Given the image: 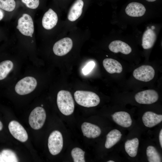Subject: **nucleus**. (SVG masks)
<instances>
[{"label":"nucleus","mask_w":162,"mask_h":162,"mask_svg":"<svg viewBox=\"0 0 162 162\" xmlns=\"http://www.w3.org/2000/svg\"><path fill=\"white\" fill-rule=\"evenodd\" d=\"M57 103L61 112L65 116L72 114L74 109V103L71 93L68 91L61 90L57 95Z\"/></svg>","instance_id":"obj_1"},{"label":"nucleus","mask_w":162,"mask_h":162,"mask_svg":"<svg viewBox=\"0 0 162 162\" xmlns=\"http://www.w3.org/2000/svg\"><path fill=\"white\" fill-rule=\"evenodd\" d=\"M74 95L76 103L84 107L95 106L100 102V98L98 96L92 92L77 90L74 92Z\"/></svg>","instance_id":"obj_2"},{"label":"nucleus","mask_w":162,"mask_h":162,"mask_svg":"<svg viewBox=\"0 0 162 162\" xmlns=\"http://www.w3.org/2000/svg\"><path fill=\"white\" fill-rule=\"evenodd\" d=\"M16 28L23 35L32 37L34 27L33 19L28 14L24 13L18 19Z\"/></svg>","instance_id":"obj_3"},{"label":"nucleus","mask_w":162,"mask_h":162,"mask_svg":"<svg viewBox=\"0 0 162 162\" xmlns=\"http://www.w3.org/2000/svg\"><path fill=\"white\" fill-rule=\"evenodd\" d=\"M37 85L36 79L32 76L25 77L19 81L15 86V92L20 95H24L28 94L33 91Z\"/></svg>","instance_id":"obj_4"},{"label":"nucleus","mask_w":162,"mask_h":162,"mask_svg":"<svg viewBox=\"0 0 162 162\" xmlns=\"http://www.w3.org/2000/svg\"><path fill=\"white\" fill-rule=\"evenodd\" d=\"M46 117L45 111L42 107L38 106L31 112L28 118V122L33 129L38 130L44 125Z\"/></svg>","instance_id":"obj_5"},{"label":"nucleus","mask_w":162,"mask_h":162,"mask_svg":"<svg viewBox=\"0 0 162 162\" xmlns=\"http://www.w3.org/2000/svg\"><path fill=\"white\" fill-rule=\"evenodd\" d=\"M48 146L50 153L52 155L58 154L63 147V139L61 133L55 130L51 132L48 138Z\"/></svg>","instance_id":"obj_6"},{"label":"nucleus","mask_w":162,"mask_h":162,"mask_svg":"<svg viewBox=\"0 0 162 162\" xmlns=\"http://www.w3.org/2000/svg\"><path fill=\"white\" fill-rule=\"evenodd\" d=\"M155 71L149 65H142L134 70L133 75L136 79L143 82H148L154 77Z\"/></svg>","instance_id":"obj_7"},{"label":"nucleus","mask_w":162,"mask_h":162,"mask_svg":"<svg viewBox=\"0 0 162 162\" xmlns=\"http://www.w3.org/2000/svg\"><path fill=\"white\" fill-rule=\"evenodd\" d=\"M73 46L72 39L68 37L63 38L54 44L52 50L54 54L58 56H62L68 53Z\"/></svg>","instance_id":"obj_8"},{"label":"nucleus","mask_w":162,"mask_h":162,"mask_svg":"<svg viewBox=\"0 0 162 162\" xmlns=\"http://www.w3.org/2000/svg\"><path fill=\"white\" fill-rule=\"evenodd\" d=\"M159 96L157 92L153 89H148L139 92L135 96L136 101L142 104H150L156 102Z\"/></svg>","instance_id":"obj_9"},{"label":"nucleus","mask_w":162,"mask_h":162,"mask_svg":"<svg viewBox=\"0 0 162 162\" xmlns=\"http://www.w3.org/2000/svg\"><path fill=\"white\" fill-rule=\"evenodd\" d=\"M8 127L10 134L16 139L22 142H25L28 140L26 131L19 122L12 121L9 123Z\"/></svg>","instance_id":"obj_10"},{"label":"nucleus","mask_w":162,"mask_h":162,"mask_svg":"<svg viewBox=\"0 0 162 162\" xmlns=\"http://www.w3.org/2000/svg\"><path fill=\"white\" fill-rule=\"evenodd\" d=\"M58 21L56 13L51 8H49L44 14L42 20L43 27L46 30H50L54 28Z\"/></svg>","instance_id":"obj_11"},{"label":"nucleus","mask_w":162,"mask_h":162,"mask_svg":"<svg viewBox=\"0 0 162 162\" xmlns=\"http://www.w3.org/2000/svg\"><path fill=\"white\" fill-rule=\"evenodd\" d=\"M81 129L83 136L89 138L97 137L101 133V129L98 126L89 122L83 123Z\"/></svg>","instance_id":"obj_12"},{"label":"nucleus","mask_w":162,"mask_h":162,"mask_svg":"<svg viewBox=\"0 0 162 162\" xmlns=\"http://www.w3.org/2000/svg\"><path fill=\"white\" fill-rule=\"evenodd\" d=\"M146 11L145 6L142 4L137 2L130 3L125 9L126 13L133 17L141 16L144 15Z\"/></svg>","instance_id":"obj_13"},{"label":"nucleus","mask_w":162,"mask_h":162,"mask_svg":"<svg viewBox=\"0 0 162 162\" xmlns=\"http://www.w3.org/2000/svg\"><path fill=\"white\" fill-rule=\"evenodd\" d=\"M84 2L82 0H76L71 7L68 15V19L71 22L78 19L81 16L83 10Z\"/></svg>","instance_id":"obj_14"},{"label":"nucleus","mask_w":162,"mask_h":162,"mask_svg":"<svg viewBox=\"0 0 162 162\" xmlns=\"http://www.w3.org/2000/svg\"><path fill=\"white\" fill-rule=\"evenodd\" d=\"M142 119L143 123L146 126L151 128L161 122L162 115L148 111L146 112L143 114Z\"/></svg>","instance_id":"obj_15"},{"label":"nucleus","mask_w":162,"mask_h":162,"mask_svg":"<svg viewBox=\"0 0 162 162\" xmlns=\"http://www.w3.org/2000/svg\"><path fill=\"white\" fill-rule=\"evenodd\" d=\"M112 117L116 123L122 127L128 128L132 124V120L130 115L126 112H116L112 115Z\"/></svg>","instance_id":"obj_16"},{"label":"nucleus","mask_w":162,"mask_h":162,"mask_svg":"<svg viewBox=\"0 0 162 162\" xmlns=\"http://www.w3.org/2000/svg\"><path fill=\"white\" fill-rule=\"evenodd\" d=\"M108 47L110 51L116 53L120 52L123 54L127 55L132 51V49L130 46L120 40L112 41L109 44Z\"/></svg>","instance_id":"obj_17"},{"label":"nucleus","mask_w":162,"mask_h":162,"mask_svg":"<svg viewBox=\"0 0 162 162\" xmlns=\"http://www.w3.org/2000/svg\"><path fill=\"white\" fill-rule=\"evenodd\" d=\"M104 68L110 74L120 73L122 71V67L121 64L116 60L111 58H106L103 62Z\"/></svg>","instance_id":"obj_18"},{"label":"nucleus","mask_w":162,"mask_h":162,"mask_svg":"<svg viewBox=\"0 0 162 162\" xmlns=\"http://www.w3.org/2000/svg\"><path fill=\"white\" fill-rule=\"evenodd\" d=\"M156 39L155 32L151 28H148L144 32L142 38V45L145 49L151 48L154 45Z\"/></svg>","instance_id":"obj_19"},{"label":"nucleus","mask_w":162,"mask_h":162,"mask_svg":"<svg viewBox=\"0 0 162 162\" xmlns=\"http://www.w3.org/2000/svg\"><path fill=\"white\" fill-rule=\"evenodd\" d=\"M122 136V134L118 130L115 129L110 131L106 136V148L109 149L112 147L120 140Z\"/></svg>","instance_id":"obj_20"},{"label":"nucleus","mask_w":162,"mask_h":162,"mask_svg":"<svg viewBox=\"0 0 162 162\" xmlns=\"http://www.w3.org/2000/svg\"><path fill=\"white\" fill-rule=\"evenodd\" d=\"M139 145V140L137 138L128 140L124 144L125 151L131 157H134L137 155Z\"/></svg>","instance_id":"obj_21"},{"label":"nucleus","mask_w":162,"mask_h":162,"mask_svg":"<svg viewBox=\"0 0 162 162\" xmlns=\"http://www.w3.org/2000/svg\"><path fill=\"white\" fill-rule=\"evenodd\" d=\"M14 64L10 60H6L0 63V80L4 79L12 70Z\"/></svg>","instance_id":"obj_22"},{"label":"nucleus","mask_w":162,"mask_h":162,"mask_svg":"<svg viewBox=\"0 0 162 162\" xmlns=\"http://www.w3.org/2000/svg\"><path fill=\"white\" fill-rule=\"evenodd\" d=\"M146 153L149 162H160L161 158L156 148L153 146H148L146 149Z\"/></svg>","instance_id":"obj_23"},{"label":"nucleus","mask_w":162,"mask_h":162,"mask_svg":"<svg viewBox=\"0 0 162 162\" xmlns=\"http://www.w3.org/2000/svg\"><path fill=\"white\" fill-rule=\"evenodd\" d=\"M15 154L11 150H3L0 152V162H17Z\"/></svg>","instance_id":"obj_24"},{"label":"nucleus","mask_w":162,"mask_h":162,"mask_svg":"<svg viewBox=\"0 0 162 162\" xmlns=\"http://www.w3.org/2000/svg\"><path fill=\"white\" fill-rule=\"evenodd\" d=\"M85 152L81 148L75 147L72 149L71 154L74 162H85Z\"/></svg>","instance_id":"obj_25"},{"label":"nucleus","mask_w":162,"mask_h":162,"mask_svg":"<svg viewBox=\"0 0 162 162\" xmlns=\"http://www.w3.org/2000/svg\"><path fill=\"white\" fill-rule=\"evenodd\" d=\"M16 5L14 0H0V8L7 11H13Z\"/></svg>","instance_id":"obj_26"},{"label":"nucleus","mask_w":162,"mask_h":162,"mask_svg":"<svg viewBox=\"0 0 162 162\" xmlns=\"http://www.w3.org/2000/svg\"><path fill=\"white\" fill-rule=\"evenodd\" d=\"M22 2L28 8L35 9L39 4V0H21Z\"/></svg>","instance_id":"obj_27"},{"label":"nucleus","mask_w":162,"mask_h":162,"mask_svg":"<svg viewBox=\"0 0 162 162\" xmlns=\"http://www.w3.org/2000/svg\"><path fill=\"white\" fill-rule=\"evenodd\" d=\"M95 65L94 62L91 61L88 62L82 69L83 73L86 75L89 73L93 69Z\"/></svg>","instance_id":"obj_28"},{"label":"nucleus","mask_w":162,"mask_h":162,"mask_svg":"<svg viewBox=\"0 0 162 162\" xmlns=\"http://www.w3.org/2000/svg\"><path fill=\"white\" fill-rule=\"evenodd\" d=\"M159 141L161 148H162V129L160 131L159 134Z\"/></svg>","instance_id":"obj_29"},{"label":"nucleus","mask_w":162,"mask_h":162,"mask_svg":"<svg viewBox=\"0 0 162 162\" xmlns=\"http://www.w3.org/2000/svg\"><path fill=\"white\" fill-rule=\"evenodd\" d=\"M4 16V13L0 8V21L2 20Z\"/></svg>","instance_id":"obj_30"},{"label":"nucleus","mask_w":162,"mask_h":162,"mask_svg":"<svg viewBox=\"0 0 162 162\" xmlns=\"http://www.w3.org/2000/svg\"><path fill=\"white\" fill-rule=\"evenodd\" d=\"M3 124L1 121H0V131L2 130L3 128Z\"/></svg>","instance_id":"obj_31"},{"label":"nucleus","mask_w":162,"mask_h":162,"mask_svg":"<svg viewBox=\"0 0 162 162\" xmlns=\"http://www.w3.org/2000/svg\"><path fill=\"white\" fill-rule=\"evenodd\" d=\"M146 0L149 2H153L155 1L156 0Z\"/></svg>","instance_id":"obj_32"},{"label":"nucleus","mask_w":162,"mask_h":162,"mask_svg":"<svg viewBox=\"0 0 162 162\" xmlns=\"http://www.w3.org/2000/svg\"><path fill=\"white\" fill-rule=\"evenodd\" d=\"M107 162H114L115 161L113 160H110L107 161Z\"/></svg>","instance_id":"obj_33"}]
</instances>
